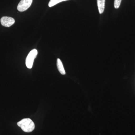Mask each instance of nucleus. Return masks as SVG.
I'll return each mask as SVG.
<instances>
[{"instance_id": "1", "label": "nucleus", "mask_w": 135, "mask_h": 135, "mask_svg": "<svg viewBox=\"0 0 135 135\" xmlns=\"http://www.w3.org/2000/svg\"><path fill=\"white\" fill-rule=\"evenodd\" d=\"M17 124L23 131L26 133L32 132L35 127L34 123L30 118L23 119L18 122Z\"/></svg>"}, {"instance_id": "2", "label": "nucleus", "mask_w": 135, "mask_h": 135, "mask_svg": "<svg viewBox=\"0 0 135 135\" xmlns=\"http://www.w3.org/2000/svg\"><path fill=\"white\" fill-rule=\"evenodd\" d=\"M38 54V51L36 49L32 50L27 55L26 60V65L27 67L31 69L33 65L34 60Z\"/></svg>"}, {"instance_id": "3", "label": "nucleus", "mask_w": 135, "mask_h": 135, "mask_svg": "<svg viewBox=\"0 0 135 135\" xmlns=\"http://www.w3.org/2000/svg\"><path fill=\"white\" fill-rule=\"evenodd\" d=\"M33 0H21L17 6V9L20 12L25 11L31 5Z\"/></svg>"}, {"instance_id": "4", "label": "nucleus", "mask_w": 135, "mask_h": 135, "mask_svg": "<svg viewBox=\"0 0 135 135\" xmlns=\"http://www.w3.org/2000/svg\"><path fill=\"white\" fill-rule=\"evenodd\" d=\"M1 22L3 26L9 27L14 25L15 21V20L11 17L4 16L1 18Z\"/></svg>"}, {"instance_id": "5", "label": "nucleus", "mask_w": 135, "mask_h": 135, "mask_svg": "<svg viewBox=\"0 0 135 135\" xmlns=\"http://www.w3.org/2000/svg\"><path fill=\"white\" fill-rule=\"evenodd\" d=\"M105 0H97V5L99 14L104 12L105 9Z\"/></svg>"}, {"instance_id": "6", "label": "nucleus", "mask_w": 135, "mask_h": 135, "mask_svg": "<svg viewBox=\"0 0 135 135\" xmlns=\"http://www.w3.org/2000/svg\"><path fill=\"white\" fill-rule=\"evenodd\" d=\"M57 66L59 72L62 75H65L66 73L62 61L59 59H57Z\"/></svg>"}, {"instance_id": "7", "label": "nucleus", "mask_w": 135, "mask_h": 135, "mask_svg": "<svg viewBox=\"0 0 135 135\" xmlns=\"http://www.w3.org/2000/svg\"><path fill=\"white\" fill-rule=\"evenodd\" d=\"M67 1H69V0H50L49 3V6L50 7H51L56 4H58L59 3Z\"/></svg>"}, {"instance_id": "8", "label": "nucleus", "mask_w": 135, "mask_h": 135, "mask_svg": "<svg viewBox=\"0 0 135 135\" xmlns=\"http://www.w3.org/2000/svg\"><path fill=\"white\" fill-rule=\"evenodd\" d=\"M122 0H114V7L116 9H118L120 6Z\"/></svg>"}]
</instances>
